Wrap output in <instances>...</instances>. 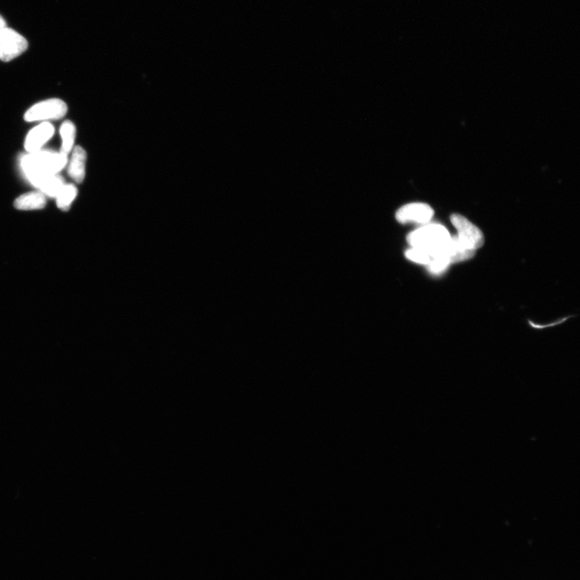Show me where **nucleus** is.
I'll return each mask as SVG.
<instances>
[{
  "label": "nucleus",
  "instance_id": "f257e3e1",
  "mask_svg": "<svg viewBox=\"0 0 580 580\" xmlns=\"http://www.w3.org/2000/svg\"><path fill=\"white\" fill-rule=\"evenodd\" d=\"M67 164V157L51 151L29 153L21 160V167L28 181L38 187L45 178L55 175Z\"/></svg>",
  "mask_w": 580,
  "mask_h": 580
},
{
  "label": "nucleus",
  "instance_id": "f03ea898",
  "mask_svg": "<svg viewBox=\"0 0 580 580\" xmlns=\"http://www.w3.org/2000/svg\"><path fill=\"white\" fill-rule=\"evenodd\" d=\"M452 236L445 226L440 224H427L412 231L407 236L411 247L421 248L434 257L445 256Z\"/></svg>",
  "mask_w": 580,
  "mask_h": 580
},
{
  "label": "nucleus",
  "instance_id": "7ed1b4c3",
  "mask_svg": "<svg viewBox=\"0 0 580 580\" xmlns=\"http://www.w3.org/2000/svg\"><path fill=\"white\" fill-rule=\"evenodd\" d=\"M451 221L458 231V241L465 248L476 251L483 246L484 238L482 231L467 218L461 214H454Z\"/></svg>",
  "mask_w": 580,
  "mask_h": 580
},
{
  "label": "nucleus",
  "instance_id": "20e7f679",
  "mask_svg": "<svg viewBox=\"0 0 580 580\" xmlns=\"http://www.w3.org/2000/svg\"><path fill=\"white\" fill-rule=\"evenodd\" d=\"M28 47L27 40L15 30L0 29V60L9 62L25 53Z\"/></svg>",
  "mask_w": 580,
  "mask_h": 580
},
{
  "label": "nucleus",
  "instance_id": "39448f33",
  "mask_svg": "<svg viewBox=\"0 0 580 580\" xmlns=\"http://www.w3.org/2000/svg\"><path fill=\"white\" fill-rule=\"evenodd\" d=\"M67 110V105L62 100L48 99L40 102L29 109L26 113L25 119L27 122L59 119L65 116Z\"/></svg>",
  "mask_w": 580,
  "mask_h": 580
},
{
  "label": "nucleus",
  "instance_id": "423d86ee",
  "mask_svg": "<svg viewBox=\"0 0 580 580\" xmlns=\"http://www.w3.org/2000/svg\"><path fill=\"white\" fill-rule=\"evenodd\" d=\"M433 217L432 207L422 202L410 203L400 207L396 213V219L400 224H427Z\"/></svg>",
  "mask_w": 580,
  "mask_h": 580
},
{
  "label": "nucleus",
  "instance_id": "0eeeda50",
  "mask_svg": "<svg viewBox=\"0 0 580 580\" xmlns=\"http://www.w3.org/2000/svg\"><path fill=\"white\" fill-rule=\"evenodd\" d=\"M55 128L50 123H43L29 131L26 140L25 147L29 153L40 151L45 143L50 140Z\"/></svg>",
  "mask_w": 580,
  "mask_h": 580
},
{
  "label": "nucleus",
  "instance_id": "6e6552de",
  "mask_svg": "<svg viewBox=\"0 0 580 580\" xmlns=\"http://www.w3.org/2000/svg\"><path fill=\"white\" fill-rule=\"evenodd\" d=\"M87 153L80 146H76L72 153L68 175L77 183H82L86 175Z\"/></svg>",
  "mask_w": 580,
  "mask_h": 580
},
{
  "label": "nucleus",
  "instance_id": "1a4fd4ad",
  "mask_svg": "<svg viewBox=\"0 0 580 580\" xmlns=\"http://www.w3.org/2000/svg\"><path fill=\"white\" fill-rule=\"evenodd\" d=\"M476 252V251L465 248L464 245L459 243L456 236H452L445 256L450 260L451 264H454V263L471 259L475 256Z\"/></svg>",
  "mask_w": 580,
  "mask_h": 580
},
{
  "label": "nucleus",
  "instance_id": "9d476101",
  "mask_svg": "<svg viewBox=\"0 0 580 580\" xmlns=\"http://www.w3.org/2000/svg\"><path fill=\"white\" fill-rule=\"evenodd\" d=\"M18 210H40L46 205L45 195L41 192H30L23 195L16 199L14 203Z\"/></svg>",
  "mask_w": 580,
  "mask_h": 580
},
{
  "label": "nucleus",
  "instance_id": "9b49d317",
  "mask_svg": "<svg viewBox=\"0 0 580 580\" xmlns=\"http://www.w3.org/2000/svg\"><path fill=\"white\" fill-rule=\"evenodd\" d=\"M60 134H61L62 139V145L60 153L67 157L72 148H73L75 141L76 128L75 124L69 121H65L61 128H60Z\"/></svg>",
  "mask_w": 580,
  "mask_h": 580
},
{
  "label": "nucleus",
  "instance_id": "f8f14e48",
  "mask_svg": "<svg viewBox=\"0 0 580 580\" xmlns=\"http://www.w3.org/2000/svg\"><path fill=\"white\" fill-rule=\"evenodd\" d=\"M65 185L63 178L58 175H52L44 179L39 185L40 192L50 198H57V196Z\"/></svg>",
  "mask_w": 580,
  "mask_h": 580
},
{
  "label": "nucleus",
  "instance_id": "ddd939ff",
  "mask_svg": "<svg viewBox=\"0 0 580 580\" xmlns=\"http://www.w3.org/2000/svg\"><path fill=\"white\" fill-rule=\"evenodd\" d=\"M77 190L75 185H65L57 196V205L63 212H68L76 198Z\"/></svg>",
  "mask_w": 580,
  "mask_h": 580
},
{
  "label": "nucleus",
  "instance_id": "4468645a",
  "mask_svg": "<svg viewBox=\"0 0 580 580\" xmlns=\"http://www.w3.org/2000/svg\"><path fill=\"white\" fill-rule=\"evenodd\" d=\"M405 256L412 262L426 266L429 265L432 259V256L426 251L415 247H411V248L406 251Z\"/></svg>",
  "mask_w": 580,
  "mask_h": 580
},
{
  "label": "nucleus",
  "instance_id": "2eb2a0df",
  "mask_svg": "<svg viewBox=\"0 0 580 580\" xmlns=\"http://www.w3.org/2000/svg\"><path fill=\"white\" fill-rule=\"evenodd\" d=\"M451 265L450 260L446 256H439L434 257L427 265V267L430 273L439 275L444 273Z\"/></svg>",
  "mask_w": 580,
  "mask_h": 580
},
{
  "label": "nucleus",
  "instance_id": "dca6fc26",
  "mask_svg": "<svg viewBox=\"0 0 580 580\" xmlns=\"http://www.w3.org/2000/svg\"><path fill=\"white\" fill-rule=\"evenodd\" d=\"M4 28H7V23H6L4 18L0 16V29H3Z\"/></svg>",
  "mask_w": 580,
  "mask_h": 580
}]
</instances>
